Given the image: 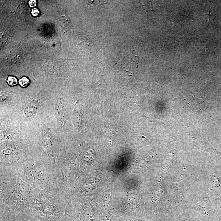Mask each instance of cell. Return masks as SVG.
Masks as SVG:
<instances>
[{
  "label": "cell",
  "mask_w": 221,
  "mask_h": 221,
  "mask_svg": "<svg viewBox=\"0 0 221 221\" xmlns=\"http://www.w3.org/2000/svg\"><path fill=\"white\" fill-rule=\"evenodd\" d=\"M19 84L22 87H26L29 85V79L26 77H23L19 80Z\"/></svg>",
  "instance_id": "5"
},
{
  "label": "cell",
  "mask_w": 221,
  "mask_h": 221,
  "mask_svg": "<svg viewBox=\"0 0 221 221\" xmlns=\"http://www.w3.org/2000/svg\"><path fill=\"white\" fill-rule=\"evenodd\" d=\"M38 107V101L37 100H33L26 106L24 114L26 117H31L35 113Z\"/></svg>",
  "instance_id": "1"
},
{
  "label": "cell",
  "mask_w": 221,
  "mask_h": 221,
  "mask_svg": "<svg viewBox=\"0 0 221 221\" xmlns=\"http://www.w3.org/2000/svg\"><path fill=\"white\" fill-rule=\"evenodd\" d=\"M65 111V102L62 98L59 97L57 100L55 106V112L57 119L61 121L63 117Z\"/></svg>",
  "instance_id": "2"
},
{
  "label": "cell",
  "mask_w": 221,
  "mask_h": 221,
  "mask_svg": "<svg viewBox=\"0 0 221 221\" xmlns=\"http://www.w3.org/2000/svg\"><path fill=\"white\" fill-rule=\"evenodd\" d=\"M36 1L35 0H30L29 1V4L31 8H34L36 5Z\"/></svg>",
  "instance_id": "8"
},
{
  "label": "cell",
  "mask_w": 221,
  "mask_h": 221,
  "mask_svg": "<svg viewBox=\"0 0 221 221\" xmlns=\"http://www.w3.org/2000/svg\"><path fill=\"white\" fill-rule=\"evenodd\" d=\"M52 140V134L51 133L47 132L44 134L43 138V142L44 146L48 147L51 144Z\"/></svg>",
  "instance_id": "4"
},
{
  "label": "cell",
  "mask_w": 221,
  "mask_h": 221,
  "mask_svg": "<svg viewBox=\"0 0 221 221\" xmlns=\"http://www.w3.org/2000/svg\"><path fill=\"white\" fill-rule=\"evenodd\" d=\"M7 82L9 85L12 86L16 85L18 84L17 79L15 77L12 76L8 77Z\"/></svg>",
  "instance_id": "6"
},
{
  "label": "cell",
  "mask_w": 221,
  "mask_h": 221,
  "mask_svg": "<svg viewBox=\"0 0 221 221\" xmlns=\"http://www.w3.org/2000/svg\"><path fill=\"white\" fill-rule=\"evenodd\" d=\"M40 13V11L37 8H33L32 9L31 13L33 16H38Z\"/></svg>",
  "instance_id": "7"
},
{
  "label": "cell",
  "mask_w": 221,
  "mask_h": 221,
  "mask_svg": "<svg viewBox=\"0 0 221 221\" xmlns=\"http://www.w3.org/2000/svg\"><path fill=\"white\" fill-rule=\"evenodd\" d=\"M82 110L81 107L79 105H76L75 107L73 114V124L75 127L79 128L81 126L82 121Z\"/></svg>",
  "instance_id": "3"
}]
</instances>
